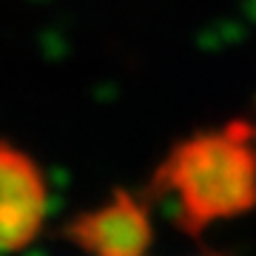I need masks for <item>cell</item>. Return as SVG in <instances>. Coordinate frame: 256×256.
<instances>
[{"label": "cell", "instance_id": "obj_1", "mask_svg": "<svg viewBox=\"0 0 256 256\" xmlns=\"http://www.w3.org/2000/svg\"><path fill=\"white\" fill-rule=\"evenodd\" d=\"M154 194L191 236L256 210V131L236 120L180 140L154 171Z\"/></svg>", "mask_w": 256, "mask_h": 256}, {"label": "cell", "instance_id": "obj_2", "mask_svg": "<svg viewBox=\"0 0 256 256\" xmlns=\"http://www.w3.org/2000/svg\"><path fill=\"white\" fill-rule=\"evenodd\" d=\"M66 236L86 256H154L151 214L128 191H114L97 208L77 214Z\"/></svg>", "mask_w": 256, "mask_h": 256}, {"label": "cell", "instance_id": "obj_3", "mask_svg": "<svg viewBox=\"0 0 256 256\" xmlns=\"http://www.w3.org/2000/svg\"><path fill=\"white\" fill-rule=\"evenodd\" d=\"M48 188L40 165L0 140V254H18L32 245L46 222Z\"/></svg>", "mask_w": 256, "mask_h": 256}, {"label": "cell", "instance_id": "obj_4", "mask_svg": "<svg viewBox=\"0 0 256 256\" xmlns=\"http://www.w3.org/2000/svg\"><path fill=\"white\" fill-rule=\"evenodd\" d=\"M254 131H256V128H254Z\"/></svg>", "mask_w": 256, "mask_h": 256}]
</instances>
